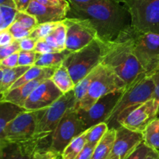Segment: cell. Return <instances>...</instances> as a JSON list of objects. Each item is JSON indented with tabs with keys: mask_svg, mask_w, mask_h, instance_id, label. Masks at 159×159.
Wrapping results in <instances>:
<instances>
[{
	"mask_svg": "<svg viewBox=\"0 0 159 159\" xmlns=\"http://www.w3.org/2000/svg\"><path fill=\"white\" fill-rule=\"evenodd\" d=\"M43 40H44L45 41H46L47 43H48V44L50 45V46L52 47L53 48H54L55 50H57V51H59L58 46H57V41H56L55 38H54V37L53 36L52 34H50L49 36H48V37H47L46 38L43 39Z\"/></svg>",
	"mask_w": 159,
	"mask_h": 159,
	"instance_id": "cell-46",
	"label": "cell"
},
{
	"mask_svg": "<svg viewBox=\"0 0 159 159\" xmlns=\"http://www.w3.org/2000/svg\"><path fill=\"white\" fill-rule=\"evenodd\" d=\"M87 144L86 130L75 137L64 149L61 159H75Z\"/></svg>",
	"mask_w": 159,
	"mask_h": 159,
	"instance_id": "cell-25",
	"label": "cell"
},
{
	"mask_svg": "<svg viewBox=\"0 0 159 159\" xmlns=\"http://www.w3.org/2000/svg\"><path fill=\"white\" fill-rule=\"evenodd\" d=\"M124 92H115L101 97L89 110H77L86 130L100 123L107 122Z\"/></svg>",
	"mask_w": 159,
	"mask_h": 159,
	"instance_id": "cell-12",
	"label": "cell"
},
{
	"mask_svg": "<svg viewBox=\"0 0 159 159\" xmlns=\"http://www.w3.org/2000/svg\"><path fill=\"white\" fill-rule=\"evenodd\" d=\"M70 6H51L32 0L26 12L36 17L38 24L61 22L67 18Z\"/></svg>",
	"mask_w": 159,
	"mask_h": 159,
	"instance_id": "cell-17",
	"label": "cell"
},
{
	"mask_svg": "<svg viewBox=\"0 0 159 159\" xmlns=\"http://www.w3.org/2000/svg\"><path fill=\"white\" fill-rule=\"evenodd\" d=\"M154 82H155V91H154V99H156L158 102L159 106V75L155 73L153 76ZM158 116H159V107H158Z\"/></svg>",
	"mask_w": 159,
	"mask_h": 159,
	"instance_id": "cell-44",
	"label": "cell"
},
{
	"mask_svg": "<svg viewBox=\"0 0 159 159\" xmlns=\"http://www.w3.org/2000/svg\"><path fill=\"white\" fill-rule=\"evenodd\" d=\"M43 110L23 112L11 121L0 133V142H17L32 139L36 136L37 121Z\"/></svg>",
	"mask_w": 159,
	"mask_h": 159,
	"instance_id": "cell-9",
	"label": "cell"
},
{
	"mask_svg": "<svg viewBox=\"0 0 159 159\" xmlns=\"http://www.w3.org/2000/svg\"><path fill=\"white\" fill-rule=\"evenodd\" d=\"M116 138V129H109L103 138L96 144L92 159H107L113 149Z\"/></svg>",
	"mask_w": 159,
	"mask_h": 159,
	"instance_id": "cell-24",
	"label": "cell"
},
{
	"mask_svg": "<svg viewBox=\"0 0 159 159\" xmlns=\"http://www.w3.org/2000/svg\"><path fill=\"white\" fill-rule=\"evenodd\" d=\"M155 82L152 76H140L123 93L106 123L109 129H117L134 110L153 98Z\"/></svg>",
	"mask_w": 159,
	"mask_h": 159,
	"instance_id": "cell-3",
	"label": "cell"
},
{
	"mask_svg": "<svg viewBox=\"0 0 159 159\" xmlns=\"http://www.w3.org/2000/svg\"><path fill=\"white\" fill-rule=\"evenodd\" d=\"M134 54L145 75L153 76L159 70V34L134 32Z\"/></svg>",
	"mask_w": 159,
	"mask_h": 159,
	"instance_id": "cell-8",
	"label": "cell"
},
{
	"mask_svg": "<svg viewBox=\"0 0 159 159\" xmlns=\"http://www.w3.org/2000/svg\"><path fill=\"white\" fill-rule=\"evenodd\" d=\"M0 6H6L12 8H16V3L15 0H0Z\"/></svg>",
	"mask_w": 159,
	"mask_h": 159,
	"instance_id": "cell-48",
	"label": "cell"
},
{
	"mask_svg": "<svg viewBox=\"0 0 159 159\" xmlns=\"http://www.w3.org/2000/svg\"><path fill=\"white\" fill-rule=\"evenodd\" d=\"M15 20L23 27L30 31L34 30L38 26V22L36 17L28 13L26 11H18L16 16Z\"/></svg>",
	"mask_w": 159,
	"mask_h": 159,
	"instance_id": "cell-31",
	"label": "cell"
},
{
	"mask_svg": "<svg viewBox=\"0 0 159 159\" xmlns=\"http://www.w3.org/2000/svg\"><path fill=\"white\" fill-rule=\"evenodd\" d=\"M96 146L87 143L75 159H92Z\"/></svg>",
	"mask_w": 159,
	"mask_h": 159,
	"instance_id": "cell-41",
	"label": "cell"
},
{
	"mask_svg": "<svg viewBox=\"0 0 159 159\" xmlns=\"http://www.w3.org/2000/svg\"><path fill=\"white\" fill-rule=\"evenodd\" d=\"M120 1H122V2H124V0H120Z\"/></svg>",
	"mask_w": 159,
	"mask_h": 159,
	"instance_id": "cell-52",
	"label": "cell"
},
{
	"mask_svg": "<svg viewBox=\"0 0 159 159\" xmlns=\"http://www.w3.org/2000/svg\"><path fill=\"white\" fill-rule=\"evenodd\" d=\"M52 34L57 41L59 51H61L66 50L67 29L63 21H61L58 23V25L52 32Z\"/></svg>",
	"mask_w": 159,
	"mask_h": 159,
	"instance_id": "cell-32",
	"label": "cell"
},
{
	"mask_svg": "<svg viewBox=\"0 0 159 159\" xmlns=\"http://www.w3.org/2000/svg\"><path fill=\"white\" fill-rule=\"evenodd\" d=\"M30 67L17 66L6 68L0 65V93L2 95L7 93L14 83L27 71Z\"/></svg>",
	"mask_w": 159,
	"mask_h": 159,
	"instance_id": "cell-19",
	"label": "cell"
},
{
	"mask_svg": "<svg viewBox=\"0 0 159 159\" xmlns=\"http://www.w3.org/2000/svg\"><path fill=\"white\" fill-rule=\"evenodd\" d=\"M41 4L51 6H70L68 0H36Z\"/></svg>",
	"mask_w": 159,
	"mask_h": 159,
	"instance_id": "cell-43",
	"label": "cell"
},
{
	"mask_svg": "<svg viewBox=\"0 0 159 159\" xmlns=\"http://www.w3.org/2000/svg\"><path fill=\"white\" fill-rule=\"evenodd\" d=\"M132 20V29L138 34H159V0H124Z\"/></svg>",
	"mask_w": 159,
	"mask_h": 159,
	"instance_id": "cell-6",
	"label": "cell"
},
{
	"mask_svg": "<svg viewBox=\"0 0 159 159\" xmlns=\"http://www.w3.org/2000/svg\"><path fill=\"white\" fill-rule=\"evenodd\" d=\"M15 2H16V6H17V3H18L19 0H15ZM16 8H17V7H16Z\"/></svg>",
	"mask_w": 159,
	"mask_h": 159,
	"instance_id": "cell-50",
	"label": "cell"
},
{
	"mask_svg": "<svg viewBox=\"0 0 159 159\" xmlns=\"http://www.w3.org/2000/svg\"><path fill=\"white\" fill-rule=\"evenodd\" d=\"M70 53L71 52L68 50H65V51H55V52L48 53V54H37L34 65L41 67V68H57V67L63 65L64 61Z\"/></svg>",
	"mask_w": 159,
	"mask_h": 159,
	"instance_id": "cell-21",
	"label": "cell"
},
{
	"mask_svg": "<svg viewBox=\"0 0 159 159\" xmlns=\"http://www.w3.org/2000/svg\"><path fill=\"white\" fill-rule=\"evenodd\" d=\"M86 130L77 111L70 110L63 116L51 136L49 148L61 156L66 146L82 133Z\"/></svg>",
	"mask_w": 159,
	"mask_h": 159,
	"instance_id": "cell-10",
	"label": "cell"
},
{
	"mask_svg": "<svg viewBox=\"0 0 159 159\" xmlns=\"http://www.w3.org/2000/svg\"><path fill=\"white\" fill-rule=\"evenodd\" d=\"M67 18L87 20L102 43L116 40L133 30L130 11L120 0H99L85 6L70 5Z\"/></svg>",
	"mask_w": 159,
	"mask_h": 159,
	"instance_id": "cell-1",
	"label": "cell"
},
{
	"mask_svg": "<svg viewBox=\"0 0 159 159\" xmlns=\"http://www.w3.org/2000/svg\"><path fill=\"white\" fill-rule=\"evenodd\" d=\"M102 64L110 68L127 85H132L145 75L134 54V37L132 30L111 42L102 43Z\"/></svg>",
	"mask_w": 159,
	"mask_h": 159,
	"instance_id": "cell-2",
	"label": "cell"
},
{
	"mask_svg": "<svg viewBox=\"0 0 159 159\" xmlns=\"http://www.w3.org/2000/svg\"><path fill=\"white\" fill-rule=\"evenodd\" d=\"M60 22H49V23H44L38 24V26L32 30L30 34V37L36 40H43L48 36L52 34L53 31L58 25Z\"/></svg>",
	"mask_w": 159,
	"mask_h": 159,
	"instance_id": "cell-30",
	"label": "cell"
},
{
	"mask_svg": "<svg viewBox=\"0 0 159 159\" xmlns=\"http://www.w3.org/2000/svg\"><path fill=\"white\" fill-rule=\"evenodd\" d=\"M26 111L24 108L7 101H0V133L18 115Z\"/></svg>",
	"mask_w": 159,
	"mask_h": 159,
	"instance_id": "cell-23",
	"label": "cell"
},
{
	"mask_svg": "<svg viewBox=\"0 0 159 159\" xmlns=\"http://www.w3.org/2000/svg\"><path fill=\"white\" fill-rule=\"evenodd\" d=\"M34 51L37 54H48V53L55 52L57 51L52 47L50 46L44 40H37V43H36L35 49Z\"/></svg>",
	"mask_w": 159,
	"mask_h": 159,
	"instance_id": "cell-39",
	"label": "cell"
},
{
	"mask_svg": "<svg viewBox=\"0 0 159 159\" xmlns=\"http://www.w3.org/2000/svg\"><path fill=\"white\" fill-rule=\"evenodd\" d=\"M70 5L75 6H85L94 3L99 0H68Z\"/></svg>",
	"mask_w": 159,
	"mask_h": 159,
	"instance_id": "cell-45",
	"label": "cell"
},
{
	"mask_svg": "<svg viewBox=\"0 0 159 159\" xmlns=\"http://www.w3.org/2000/svg\"><path fill=\"white\" fill-rule=\"evenodd\" d=\"M75 96L74 90L61 96L51 107L43 110L37 121L36 136L48 138L51 136L61 120L70 110H74Z\"/></svg>",
	"mask_w": 159,
	"mask_h": 159,
	"instance_id": "cell-7",
	"label": "cell"
},
{
	"mask_svg": "<svg viewBox=\"0 0 159 159\" xmlns=\"http://www.w3.org/2000/svg\"><path fill=\"white\" fill-rule=\"evenodd\" d=\"M20 51H21V48H20L19 40H14L10 44L0 47V60L9 55H12L15 53L20 52Z\"/></svg>",
	"mask_w": 159,
	"mask_h": 159,
	"instance_id": "cell-36",
	"label": "cell"
},
{
	"mask_svg": "<svg viewBox=\"0 0 159 159\" xmlns=\"http://www.w3.org/2000/svg\"><path fill=\"white\" fill-rule=\"evenodd\" d=\"M47 138L37 136L24 141L0 142V159H33L41 142Z\"/></svg>",
	"mask_w": 159,
	"mask_h": 159,
	"instance_id": "cell-16",
	"label": "cell"
},
{
	"mask_svg": "<svg viewBox=\"0 0 159 159\" xmlns=\"http://www.w3.org/2000/svg\"><path fill=\"white\" fill-rule=\"evenodd\" d=\"M63 95L51 79H47L30 95L25 102L24 109L27 111L44 110L51 107Z\"/></svg>",
	"mask_w": 159,
	"mask_h": 159,
	"instance_id": "cell-13",
	"label": "cell"
},
{
	"mask_svg": "<svg viewBox=\"0 0 159 159\" xmlns=\"http://www.w3.org/2000/svg\"><path fill=\"white\" fill-rule=\"evenodd\" d=\"M152 150L143 141L126 159H146Z\"/></svg>",
	"mask_w": 159,
	"mask_h": 159,
	"instance_id": "cell-35",
	"label": "cell"
},
{
	"mask_svg": "<svg viewBox=\"0 0 159 159\" xmlns=\"http://www.w3.org/2000/svg\"><path fill=\"white\" fill-rule=\"evenodd\" d=\"M156 73H157V74H158V75H159V70H158V71H157V72H156Z\"/></svg>",
	"mask_w": 159,
	"mask_h": 159,
	"instance_id": "cell-51",
	"label": "cell"
},
{
	"mask_svg": "<svg viewBox=\"0 0 159 159\" xmlns=\"http://www.w3.org/2000/svg\"><path fill=\"white\" fill-rule=\"evenodd\" d=\"M9 32L12 34L16 40H20L24 37H29L32 31L26 29L20 24L17 21H14L10 26L8 28Z\"/></svg>",
	"mask_w": 159,
	"mask_h": 159,
	"instance_id": "cell-34",
	"label": "cell"
},
{
	"mask_svg": "<svg viewBox=\"0 0 159 159\" xmlns=\"http://www.w3.org/2000/svg\"><path fill=\"white\" fill-rule=\"evenodd\" d=\"M0 65L6 68H15L19 66V52L0 60Z\"/></svg>",
	"mask_w": 159,
	"mask_h": 159,
	"instance_id": "cell-40",
	"label": "cell"
},
{
	"mask_svg": "<svg viewBox=\"0 0 159 159\" xmlns=\"http://www.w3.org/2000/svg\"><path fill=\"white\" fill-rule=\"evenodd\" d=\"M18 9L10 6H0V31L7 30L15 21Z\"/></svg>",
	"mask_w": 159,
	"mask_h": 159,
	"instance_id": "cell-29",
	"label": "cell"
},
{
	"mask_svg": "<svg viewBox=\"0 0 159 159\" xmlns=\"http://www.w3.org/2000/svg\"><path fill=\"white\" fill-rule=\"evenodd\" d=\"M45 79H43V78L37 79L35 80L27 82V83L20 85L16 88L12 89L5 94L2 95L0 101H7V102H12L16 105H18L20 107L24 108L25 102L30 95Z\"/></svg>",
	"mask_w": 159,
	"mask_h": 159,
	"instance_id": "cell-18",
	"label": "cell"
},
{
	"mask_svg": "<svg viewBox=\"0 0 159 159\" xmlns=\"http://www.w3.org/2000/svg\"><path fill=\"white\" fill-rule=\"evenodd\" d=\"M158 107L156 99H148L134 110L123 121L121 126L143 134L148 125L158 116Z\"/></svg>",
	"mask_w": 159,
	"mask_h": 159,
	"instance_id": "cell-14",
	"label": "cell"
},
{
	"mask_svg": "<svg viewBox=\"0 0 159 159\" xmlns=\"http://www.w3.org/2000/svg\"><path fill=\"white\" fill-rule=\"evenodd\" d=\"M143 141V134L121 126L116 129L113 149L107 159H126Z\"/></svg>",
	"mask_w": 159,
	"mask_h": 159,
	"instance_id": "cell-15",
	"label": "cell"
},
{
	"mask_svg": "<svg viewBox=\"0 0 159 159\" xmlns=\"http://www.w3.org/2000/svg\"><path fill=\"white\" fill-rule=\"evenodd\" d=\"M37 53L34 51H20L19 52V65L31 67L35 65Z\"/></svg>",
	"mask_w": 159,
	"mask_h": 159,
	"instance_id": "cell-33",
	"label": "cell"
},
{
	"mask_svg": "<svg viewBox=\"0 0 159 159\" xmlns=\"http://www.w3.org/2000/svg\"><path fill=\"white\" fill-rule=\"evenodd\" d=\"M146 159H159V154L158 152L152 150V152H151V153L148 155L147 158Z\"/></svg>",
	"mask_w": 159,
	"mask_h": 159,
	"instance_id": "cell-49",
	"label": "cell"
},
{
	"mask_svg": "<svg viewBox=\"0 0 159 159\" xmlns=\"http://www.w3.org/2000/svg\"><path fill=\"white\" fill-rule=\"evenodd\" d=\"M61 156L58 153L48 148L47 150L38 149L34 153L33 159H59Z\"/></svg>",
	"mask_w": 159,
	"mask_h": 159,
	"instance_id": "cell-37",
	"label": "cell"
},
{
	"mask_svg": "<svg viewBox=\"0 0 159 159\" xmlns=\"http://www.w3.org/2000/svg\"><path fill=\"white\" fill-rule=\"evenodd\" d=\"M63 22L67 29L66 50L70 52L79 51L98 39L96 30L87 20L66 18Z\"/></svg>",
	"mask_w": 159,
	"mask_h": 159,
	"instance_id": "cell-11",
	"label": "cell"
},
{
	"mask_svg": "<svg viewBox=\"0 0 159 159\" xmlns=\"http://www.w3.org/2000/svg\"><path fill=\"white\" fill-rule=\"evenodd\" d=\"M31 2L32 0H19L16 6L18 11H26Z\"/></svg>",
	"mask_w": 159,
	"mask_h": 159,
	"instance_id": "cell-47",
	"label": "cell"
},
{
	"mask_svg": "<svg viewBox=\"0 0 159 159\" xmlns=\"http://www.w3.org/2000/svg\"><path fill=\"white\" fill-rule=\"evenodd\" d=\"M16 40L12 34L9 32V30H4L0 31V47L6 46Z\"/></svg>",
	"mask_w": 159,
	"mask_h": 159,
	"instance_id": "cell-42",
	"label": "cell"
},
{
	"mask_svg": "<svg viewBox=\"0 0 159 159\" xmlns=\"http://www.w3.org/2000/svg\"><path fill=\"white\" fill-rule=\"evenodd\" d=\"M102 42L96 39L85 48L67 56L63 65L75 85L102 63Z\"/></svg>",
	"mask_w": 159,
	"mask_h": 159,
	"instance_id": "cell-4",
	"label": "cell"
},
{
	"mask_svg": "<svg viewBox=\"0 0 159 159\" xmlns=\"http://www.w3.org/2000/svg\"><path fill=\"white\" fill-rule=\"evenodd\" d=\"M55 68H41V67L31 66L15 83L12 85L10 89L19 87L20 85H23L25 83L35 80L37 79H51L55 71ZM9 89V90H10Z\"/></svg>",
	"mask_w": 159,
	"mask_h": 159,
	"instance_id": "cell-20",
	"label": "cell"
},
{
	"mask_svg": "<svg viewBox=\"0 0 159 159\" xmlns=\"http://www.w3.org/2000/svg\"><path fill=\"white\" fill-rule=\"evenodd\" d=\"M37 41V40H36V39L33 38V37H30V36L21 39V40H19V43H20V48H21V51H34Z\"/></svg>",
	"mask_w": 159,
	"mask_h": 159,
	"instance_id": "cell-38",
	"label": "cell"
},
{
	"mask_svg": "<svg viewBox=\"0 0 159 159\" xmlns=\"http://www.w3.org/2000/svg\"><path fill=\"white\" fill-rule=\"evenodd\" d=\"M127 89L125 82L110 68L101 63L99 72L92 82L88 93L76 106L75 110H88L102 96Z\"/></svg>",
	"mask_w": 159,
	"mask_h": 159,
	"instance_id": "cell-5",
	"label": "cell"
},
{
	"mask_svg": "<svg viewBox=\"0 0 159 159\" xmlns=\"http://www.w3.org/2000/svg\"><path fill=\"white\" fill-rule=\"evenodd\" d=\"M100 65H98L93 71H92L88 75L85 76V77L84 78V79H82L80 82H78L75 85V86L74 92L75 96V109L76 106L80 102V101L85 97V95L88 93L90 85H91L92 84V82H93L94 78L96 77V75L99 72Z\"/></svg>",
	"mask_w": 159,
	"mask_h": 159,
	"instance_id": "cell-27",
	"label": "cell"
},
{
	"mask_svg": "<svg viewBox=\"0 0 159 159\" xmlns=\"http://www.w3.org/2000/svg\"><path fill=\"white\" fill-rule=\"evenodd\" d=\"M109 130V127L106 122L100 123L86 130L87 143L96 146Z\"/></svg>",
	"mask_w": 159,
	"mask_h": 159,
	"instance_id": "cell-28",
	"label": "cell"
},
{
	"mask_svg": "<svg viewBox=\"0 0 159 159\" xmlns=\"http://www.w3.org/2000/svg\"><path fill=\"white\" fill-rule=\"evenodd\" d=\"M144 142L159 154V116L150 123L143 132Z\"/></svg>",
	"mask_w": 159,
	"mask_h": 159,
	"instance_id": "cell-26",
	"label": "cell"
},
{
	"mask_svg": "<svg viewBox=\"0 0 159 159\" xmlns=\"http://www.w3.org/2000/svg\"><path fill=\"white\" fill-rule=\"evenodd\" d=\"M51 79L55 84L56 86L63 93V94L74 90L75 86L69 71L64 65L56 68Z\"/></svg>",
	"mask_w": 159,
	"mask_h": 159,
	"instance_id": "cell-22",
	"label": "cell"
}]
</instances>
